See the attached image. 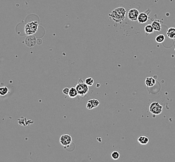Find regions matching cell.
Here are the masks:
<instances>
[{"label": "cell", "mask_w": 175, "mask_h": 162, "mask_svg": "<svg viewBox=\"0 0 175 162\" xmlns=\"http://www.w3.org/2000/svg\"><path fill=\"white\" fill-rule=\"evenodd\" d=\"M165 40V36L163 35H158L155 38V41H156V42H158V43L163 42Z\"/></svg>", "instance_id": "obj_17"}, {"label": "cell", "mask_w": 175, "mask_h": 162, "mask_svg": "<svg viewBox=\"0 0 175 162\" xmlns=\"http://www.w3.org/2000/svg\"><path fill=\"white\" fill-rule=\"evenodd\" d=\"M25 44L30 48L35 46L37 44V40L36 37L32 35H28L25 40Z\"/></svg>", "instance_id": "obj_7"}, {"label": "cell", "mask_w": 175, "mask_h": 162, "mask_svg": "<svg viewBox=\"0 0 175 162\" xmlns=\"http://www.w3.org/2000/svg\"><path fill=\"white\" fill-rule=\"evenodd\" d=\"M139 14H140V12L137 9L132 8L128 11L127 14V17L130 21H135L138 19Z\"/></svg>", "instance_id": "obj_5"}, {"label": "cell", "mask_w": 175, "mask_h": 162, "mask_svg": "<svg viewBox=\"0 0 175 162\" xmlns=\"http://www.w3.org/2000/svg\"><path fill=\"white\" fill-rule=\"evenodd\" d=\"M126 14L127 11L125 8L118 7L112 11L109 14V16L115 23H122L125 19Z\"/></svg>", "instance_id": "obj_1"}, {"label": "cell", "mask_w": 175, "mask_h": 162, "mask_svg": "<svg viewBox=\"0 0 175 162\" xmlns=\"http://www.w3.org/2000/svg\"><path fill=\"white\" fill-rule=\"evenodd\" d=\"M76 89H77L78 94L81 96H84L89 91V86L86 84V82H83L82 79L78 80V82L76 86Z\"/></svg>", "instance_id": "obj_2"}, {"label": "cell", "mask_w": 175, "mask_h": 162, "mask_svg": "<svg viewBox=\"0 0 175 162\" xmlns=\"http://www.w3.org/2000/svg\"><path fill=\"white\" fill-rule=\"evenodd\" d=\"M155 84H156V80L152 77H148L146 78L145 80V84L148 87L154 86L155 85Z\"/></svg>", "instance_id": "obj_10"}, {"label": "cell", "mask_w": 175, "mask_h": 162, "mask_svg": "<svg viewBox=\"0 0 175 162\" xmlns=\"http://www.w3.org/2000/svg\"><path fill=\"white\" fill-rule=\"evenodd\" d=\"M72 142V137L69 135V134H64V135H63L60 138V143L64 147L69 146L70 144H71Z\"/></svg>", "instance_id": "obj_6"}, {"label": "cell", "mask_w": 175, "mask_h": 162, "mask_svg": "<svg viewBox=\"0 0 175 162\" xmlns=\"http://www.w3.org/2000/svg\"><path fill=\"white\" fill-rule=\"evenodd\" d=\"M100 102L97 99H90L89 100L87 105H86V107L89 110H91L93 109L95 107H97L99 105Z\"/></svg>", "instance_id": "obj_9"}, {"label": "cell", "mask_w": 175, "mask_h": 162, "mask_svg": "<svg viewBox=\"0 0 175 162\" xmlns=\"http://www.w3.org/2000/svg\"><path fill=\"white\" fill-rule=\"evenodd\" d=\"M138 142L141 145H146L149 142V138L147 136H145V135L140 136L138 138Z\"/></svg>", "instance_id": "obj_13"}, {"label": "cell", "mask_w": 175, "mask_h": 162, "mask_svg": "<svg viewBox=\"0 0 175 162\" xmlns=\"http://www.w3.org/2000/svg\"><path fill=\"white\" fill-rule=\"evenodd\" d=\"M166 35L170 39L175 40V27H170L166 32Z\"/></svg>", "instance_id": "obj_12"}, {"label": "cell", "mask_w": 175, "mask_h": 162, "mask_svg": "<svg viewBox=\"0 0 175 162\" xmlns=\"http://www.w3.org/2000/svg\"><path fill=\"white\" fill-rule=\"evenodd\" d=\"M149 12L150 10L148 12H144L143 13H140L139 16H138V18L137 21H138V23L140 24H144L146 22L148 21V14H149Z\"/></svg>", "instance_id": "obj_8"}, {"label": "cell", "mask_w": 175, "mask_h": 162, "mask_svg": "<svg viewBox=\"0 0 175 162\" xmlns=\"http://www.w3.org/2000/svg\"><path fill=\"white\" fill-rule=\"evenodd\" d=\"M9 92V89L7 87H0V96H4L6 95Z\"/></svg>", "instance_id": "obj_16"}, {"label": "cell", "mask_w": 175, "mask_h": 162, "mask_svg": "<svg viewBox=\"0 0 175 162\" xmlns=\"http://www.w3.org/2000/svg\"><path fill=\"white\" fill-rule=\"evenodd\" d=\"M155 30L151 24H148L145 27V31L146 33H148V34H151V33L153 32Z\"/></svg>", "instance_id": "obj_15"}, {"label": "cell", "mask_w": 175, "mask_h": 162, "mask_svg": "<svg viewBox=\"0 0 175 162\" xmlns=\"http://www.w3.org/2000/svg\"><path fill=\"white\" fill-rule=\"evenodd\" d=\"M120 156V153L118 152V151H114V152L111 153V157L115 160H117L119 158Z\"/></svg>", "instance_id": "obj_18"}, {"label": "cell", "mask_w": 175, "mask_h": 162, "mask_svg": "<svg viewBox=\"0 0 175 162\" xmlns=\"http://www.w3.org/2000/svg\"><path fill=\"white\" fill-rule=\"evenodd\" d=\"M69 90H70V89L69 87H65L64 89H63V93L65 95H69Z\"/></svg>", "instance_id": "obj_20"}, {"label": "cell", "mask_w": 175, "mask_h": 162, "mask_svg": "<svg viewBox=\"0 0 175 162\" xmlns=\"http://www.w3.org/2000/svg\"><path fill=\"white\" fill-rule=\"evenodd\" d=\"M150 112L155 115L161 114L163 110V106L158 102H152L149 107Z\"/></svg>", "instance_id": "obj_4"}, {"label": "cell", "mask_w": 175, "mask_h": 162, "mask_svg": "<svg viewBox=\"0 0 175 162\" xmlns=\"http://www.w3.org/2000/svg\"><path fill=\"white\" fill-rule=\"evenodd\" d=\"M85 82L89 86H92L94 84V79L92 77H88L86 79Z\"/></svg>", "instance_id": "obj_19"}, {"label": "cell", "mask_w": 175, "mask_h": 162, "mask_svg": "<svg viewBox=\"0 0 175 162\" xmlns=\"http://www.w3.org/2000/svg\"><path fill=\"white\" fill-rule=\"evenodd\" d=\"M38 29V23L36 21L28 23L25 26L24 31L27 35H32L36 32Z\"/></svg>", "instance_id": "obj_3"}, {"label": "cell", "mask_w": 175, "mask_h": 162, "mask_svg": "<svg viewBox=\"0 0 175 162\" xmlns=\"http://www.w3.org/2000/svg\"><path fill=\"white\" fill-rule=\"evenodd\" d=\"M77 95L78 94L76 87H71L69 92V96L71 98H74L76 96H77Z\"/></svg>", "instance_id": "obj_14"}, {"label": "cell", "mask_w": 175, "mask_h": 162, "mask_svg": "<svg viewBox=\"0 0 175 162\" xmlns=\"http://www.w3.org/2000/svg\"><path fill=\"white\" fill-rule=\"evenodd\" d=\"M151 25H152V26H153L155 31H160L161 30V23H160V20L156 19V20L153 21V22H152Z\"/></svg>", "instance_id": "obj_11"}]
</instances>
